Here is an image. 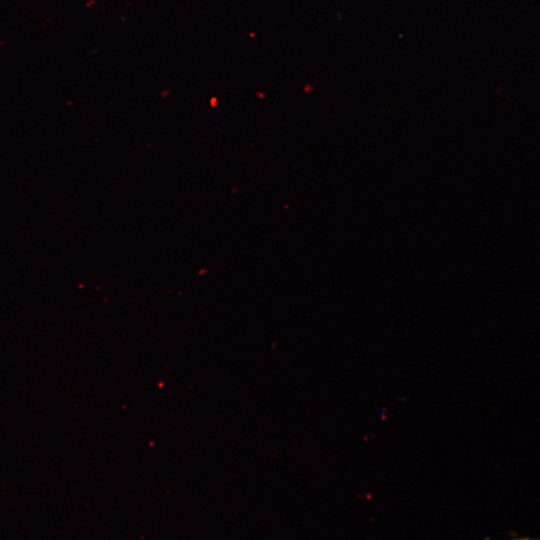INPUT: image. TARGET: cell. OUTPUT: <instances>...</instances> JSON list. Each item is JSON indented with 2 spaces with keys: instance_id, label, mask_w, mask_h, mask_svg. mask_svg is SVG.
<instances>
[{
  "instance_id": "1",
  "label": "cell",
  "mask_w": 540,
  "mask_h": 540,
  "mask_svg": "<svg viewBox=\"0 0 540 540\" xmlns=\"http://www.w3.org/2000/svg\"><path fill=\"white\" fill-rule=\"evenodd\" d=\"M249 36L254 37V36H256V34L255 33H250Z\"/></svg>"
}]
</instances>
